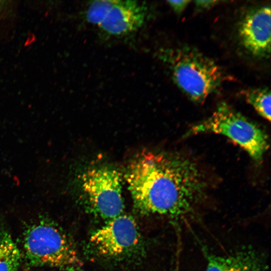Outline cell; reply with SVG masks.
I'll return each mask as SVG.
<instances>
[{"label": "cell", "mask_w": 271, "mask_h": 271, "mask_svg": "<svg viewBox=\"0 0 271 271\" xmlns=\"http://www.w3.org/2000/svg\"><path fill=\"white\" fill-rule=\"evenodd\" d=\"M113 0H96L88 4L85 18L90 24L99 26L115 3Z\"/></svg>", "instance_id": "13"}, {"label": "cell", "mask_w": 271, "mask_h": 271, "mask_svg": "<svg viewBox=\"0 0 271 271\" xmlns=\"http://www.w3.org/2000/svg\"><path fill=\"white\" fill-rule=\"evenodd\" d=\"M147 7L136 1H115L99 28L107 36H123L134 32L144 24Z\"/></svg>", "instance_id": "8"}, {"label": "cell", "mask_w": 271, "mask_h": 271, "mask_svg": "<svg viewBox=\"0 0 271 271\" xmlns=\"http://www.w3.org/2000/svg\"><path fill=\"white\" fill-rule=\"evenodd\" d=\"M270 8L261 6L248 12L239 23L240 42L252 55L266 57L270 53Z\"/></svg>", "instance_id": "7"}, {"label": "cell", "mask_w": 271, "mask_h": 271, "mask_svg": "<svg viewBox=\"0 0 271 271\" xmlns=\"http://www.w3.org/2000/svg\"><path fill=\"white\" fill-rule=\"evenodd\" d=\"M217 1H196L195 2V5L199 9H205L209 8L214 6L215 3H218Z\"/></svg>", "instance_id": "15"}, {"label": "cell", "mask_w": 271, "mask_h": 271, "mask_svg": "<svg viewBox=\"0 0 271 271\" xmlns=\"http://www.w3.org/2000/svg\"><path fill=\"white\" fill-rule=\"evenodd\" d=\"M170 56L173 79L191 100L202 102L220 86V68L202 53L185 47L175 50Z\"/></svg>", "instance_id": "3"}, {"label": "cell", "mask_w": 271, "mask_h": 271, "mask_svg": "<svg viewBox=\"0 0 271 271\" xmlns=\"http://www.w3.org/2000/svg\"><path fill=\"white\" fill-rule=\"evenodd\" d=\"M205 271H265L263 257L254 250H242L226 255L207 254Z\"/></svg>", "instance_id": "9"}, {"label": "cell", "mask_w": 271, "mask_h": 271, "mask_svg": "<svg viewBox=\"0 0 271 271\" xmlns=\"http://www.w3.org/2000/svg\"><path fill=\"white\" fill-rule=\"evenodd\" d=\"M142 243L138 224L130 215L122 214L107 221L91 235L88 247L95 255L120 259L136 253Z\"/></svg>", "instance_id": "6"}, {"label": "cell", "mask_w": 271, "mask_h": 271, "mask_svg": "<svg viewBox=\"0 0 271 271\" xmlns=\"http://www.w3.org/2000/svg\"><path fill=\"white\" fill-rule=\"evenodd\" d=\"M247 102L263 118L270 120V92L267 88L247 90L243 92Z\"/></svg>", "instance_id": "12"}, {"label": "cell", "mask_w": 271, "mask_h": 271, "mask_svg": "<svg viewBox=\"0 0 271 271\" xmlns=\"http://www.w3.org/2000/svg\"><path fill=\"white\" fill-rule=\"evenodd\" d=\"M21 261L20 251L11 235L0 234V271H16Z\"/></svg>", "instance_id": "11"}, {"label": "cell", "mask_w": 271, "mask_h": 271, "mask_svg": "<svg viewBox=\"0 0 271 271\" xmlns=\"http://www.w3.org/2000/svg\"><path fill=\"white\" fill-rule=\"evenodd\" d=\"M190 2V1L186 0L167 1L168 5L178 14L183 12Z\"/></svg>", "instance_id": "14"}, {"label": "cell", "mask_w": 271, "mask_h": 271, "mask_svg": "<svg viewBox=\"0 0 271 271\" xmlns=\"http://www.w3.org/2000/svg\"><path fill=\"white\" fill-rule=\"evenodd\" d=\"M80 181L83 195L94 213L107 221L123 214L121 178L116 170L107 166L91 168L83 172Z\"/></svg>", "instance_id": "5"}, {"label": "cell", "mask_w": 271, "mask_h": 271, "mask_svg": "<svg viewBox=\"0 0 271 271\" xmlns=\"http://www.w3.org/2000/svg\"><path fill=\"white\" fill-rule=\"evenodd\" d=\"M125 178L140 212L174 219L192 213L208 186L198 164L180 153L142 152L128 165Z\"/></svg>", "instance_id": "1"}, {"label": "cell", "mask_w": 271, "mask_h": 271, "mask_svg": "<svg viewBox=\"0 0 271 271\" xmlns=\"http://www.w3.org/2000/svg\"><path fill=\"white\" fill-rule=\"evenodd\" d=\"M20 1H0V46L15 35L19 19Z\"/></svg>", "instance_id": "10"}, {"label": "cell", "mask_w": 271, "mask_h": 271, "mask_svg": "<svg viewBox=\"0 0 271 271\" xmlns=\"http://www.w3.org/2000/svg\"><path fill=\"white\" fill-rule=\"evenodd\" d=\"M62 271H81L77 266H70L64 267Z\"/></svg>", "instance_id": "16"}, {"label": "cell", "mask_w": 271, "mask_h": 271, "mask_svg": "<svg viewBox=\"0 0 271 271\" xmlns=\"http://www.w3.org/2000/svg\"><path fill=\"white\" fill-rule=\"evenodd\" d=\"M23 246L27 261L34 266L64 268L81 264L70 238L58 225L46 218L27 228Z\"/></svg>", "instance_id": "2"}, {"label": "cell", "mask_w": 271, "mask_h": 271, "mask_svg": "<svg viewBox=\"0 0 271 271\" xmlns=\"http://www.w3.org/2000/svg\"><path fill=\"white\" fill-rule=\"evenodd\" d=\"M203 132L227 137L258 163L262 161L269 147L267 136L262 128L224 102L218 105L210 117L194 125L189 132Z\"/></svg>", "instance_id": "4"}]
</instances>
